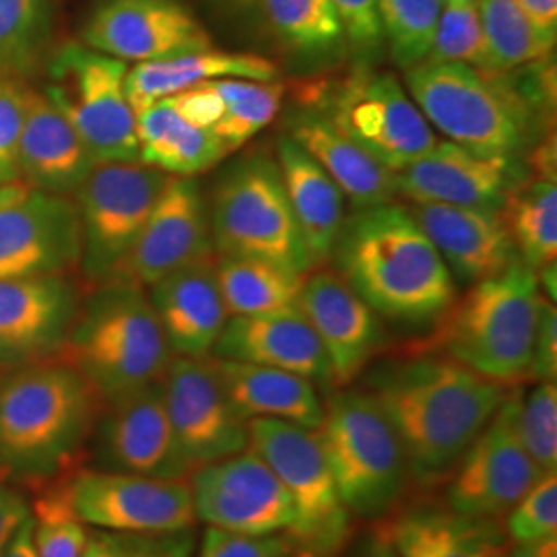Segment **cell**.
<instances>
[{
    "mask_svg": "<svg viewBox=\"0 0 557 557\" xmlns=\"http://www.w3.org/2000/svg\"><path fill=\"white\" fill-rule=\"evenodd\" d=\"M137 139L139 163L170 176H197L230 156L211 128L182 119L168 100L137 114Z\"/></svg>",
    "mask_w": 557,
    "mask_h": 557,
    "instance_id": "33",
    "label": "cell"
},
{
    "mask_svg": "<svg viewBox=\"0 0 557 557\" xmlns=\"http://www.w3.org/2000/svg\"><path fill=\"white\" fill-rule=\"evenodd\" d=\"M331 260L338 275L379 317L436 322L457 299L455 277L446 262L397 202L345 218Z\"/></svg>",
    "mask_w": 557,
    "mask_h": 557,
    "instance_id": "2",
    "label": "cell"
},
{
    "mask_svg": "<svg viewBox=\"0 0 557 557\" xmlns=\"http://www.w3.org/2000/svg\"><path fill=\"white\" fill-rule=\"evenodd\" d=\"M81 44L122 62H149L213 48V38L182 0H98Z\"/></svg>",
    "mask_w": 557,
    "mask_h": 557,
    "instance_id": "16",
    "label": "cell"
},
{
    "mask_svg": "<svg viewBox=\"0 0 557 557\" xmlns=\"http://www.w3.org/2000/svg\"><path fill=\"white\" fill-rule=\"evenodd\" d=\"M299 310L319 335L337 388L358 379L384 345L379 314L335 271L317 267L304 275Z\"/></svg>",
    "mask_w": 557,
    "mask_h": 557,
    "instance_id": "20",
    "label": "cell"
},
{
    "mask_svg": "<svg viewBox=\"0 0 557 557\" xmlns=\"http://www.w3.org/2000/svg\"><path fill=\"white\" fill-rule=\"evenodd\" d=\"M29 517L32 510L25 496L15 485L0 481V554Z\"/></svg>",
    "mask_w": 557,
    "mask_h": 557,
    "instance_id": "51",
    "label": "cell"
},
{
    "mask_svg": "<svg viewBox=\"0 0 557 557\" xmlns=\"http://www.w3.org/2000/svg\"><path fill=\"white\" fill-rule=\"evenodd\" d=\"M170 174L143 163H96L75 190L81 223V264L100 287L116 277L149 220Z\"/></svg>",
    "mask_w": 557,
    "mask_h": 557,
    "instance_id": "12",
    "label": "cell"
},
{
    "mask_svg": "<svg viewBox=\"0 0 557 557\" xmlns=\"http://www.w3.org/2000/svg\"><path fill=\"white\" fill-rule=\"evenodd\" d=\"M543 294L537 271L517 259L483 278L440 317L434 337L416 351L455 359L485 379L517 386L531 376Z\"/></svg>",
    "mask_w": 557,
    "mask_h": 557,
    "instance_id": "4",
    "label": "cell"
},
{
    "mask_svg": "<svg viewBox=\"0 0 557 557\" xmlns=\"http://www.w3.org/2000/svg\"><path fill=\"white\" fill-rule=\"evenodd\" d=\"M168 101L182 119L188 120L190 124L202 126V128H211L223 112V100H221L220 91L215 89L213 81H207L197 87L180 91L176 96L168 98Z\"/></svg>",
    "mask_w": 557,
    "mask_h": 557,
    "instance_id": "50",
    "label": "cell"
},
{
    "mask_svg": "<svg viewBox=\"0 0 557 557\" xmlns=\"http://www.w3.org/2000/svg\"><path fill=\"white\" fill-rule=\"evenodd\" d=\"M320 446L351 517L380 518L395 510L411 483L393 423L368 391H337L324 403Z\"/></svg>",
    "mask_w": 557,
    "mask_h": 557,
    "instance_id": "7",
    "label": "cell"
},
{
    "mask_svg": "<svg viewBox=\"0 0 557 557\" xmlns=\"http://www.w3.org/2000/svg\"><path fill=\"white\" fill-rule=\"evenodd\" d=\"M510 554L515 557H557V533L524 545H515Z\"/></svg>",
    "mask_w": 557,
    "mask_h": 557,
    "instance_id": "54",
    "label": "cell"
},
{
    "mask_svg": "<svg viewBox=\"0 0 557 557\" xmlns=\"http://www.w3.org/2000/svg\"><path fill=\"white\" fill-rule=\"evenodd\" d=\"M347 52L363 66H374L384 52L379 0H331Z\"/></svg>",
    "mask_w": 557,
    "mask_h": 557,
    "instance_id": "46",
    "label": "cell"
},
{
    "mask_svg": "<svg viewBox=\"0 0 557 557\" xmlns=\"http://www.w3.org/2000/svg\"><path fill=\"white\" fill-rule=\"evenodd\" d=\"M211 2L218 4L221 9H227V11H232V13H238V15L260 11V0H211Z\"/></svg>",
    "mask_w": 557,
    "mask_h": 557,
    "instance_id": "57",
    "label": "cell"
},
{
    "mask_svg": "<svg viewBox=\"0 0 557 557\" xmlns=\"http://www.w3.org/2000/svg\"><path fill=\"white\" fill-rule=\"evenodd\" d=\"M248 448L277 475L296 504V524L287 533L299 552L333 557L349 537L351 515L320 446L319 432L278 419H248Z\"/></svg>",
    "mask_w": 557,
    "mask_h": 557,
    "instance_id": "11",
    "label": "cell"
},
{
    "mask_svg": "<svg viewBox=\"0 0 557 557\" xmlns=\"http://www.w3.org/2000/svg\"><path fill=\"white\" fill-rule=\"evenodd\" d=\"M368 386L393 423L419 487L450 478L512 388L428 351L380 366Z\"/></svg>",
    "mask_w": 557,
    "mask_h": 557,
    "instance_id": "1",
    "label": "cell"
},
{
    "mask_svg": "<svg viewBox=\"0 0 557 557\" xmlns=\"http://www.w3.org/2000/svg\"><path fill=\"white\" fill-rule=\"evenodd\" d=\"M29 190H32V188H29L23 180L9 182V184H0V209H4L7 205H11V202H15V200L23 199Z\"/></svg>",
    "mask_w": 557,
    "mask_h": 557,
    "instance_id": "56",
    "label": "cell"
},
{
    "mask_svg": "<svg viewBox=\"0 0 557 557\" xmlns=\"http://www.w3.org/2000/svg\"><path fill=\"white\" fill-rule=\"evenodd\" d=\"M193 541L182 533L133 535L112 531H91L81 557H190Z\"/></svg>",
    "mask_w": 557,
    "mask_h": 557,
    "instance_id": "45",
    "label": "cell"
},
{
    "mask_svg": "<svg viewBox=\"0 0 557 557\" xmlns=\"http://www.w3.org/2000/svg\"><path fill=\"white\" fill-rule=\"evenodd\" d=\"M197 520L242 535L289 533L296 504L262 458L246 448L190 473Z\"/></svg>",
    "mask_w": 557,
    "mask_h": 557,
    "instance_id": "15",
    "label": "cell"
},
{
    "mask_svg": "<svg viewBox=\"0 0 557 557\" xmlns=\"http://www.w3.org/2000/svg\"><path fill=\"white\" fill-rule=\"evenodd\" d=\"M356 557H398L391 539L386 535V531H376L370 537L366 539V543L359 547Z\"/></svg>",
    "mask_w": 557,
    "mask_h": 557,
    "instance_id": "55",
    "label": "cell"
},
{
    "mask_svg": "<svg viewBox=\"0 0 557 557\" xmlns=\"http://www.w3.org/2000/svg\"><path fill=\"white\" fill-rule=\"evenodd\" d=\"M442 0H379L384 48L400 71L428 59Z\"/></svg>",
    "mask_w": 557,
    "mask_h": 557,
    "instance_id": "40",
    "label": "cell"
},
{
    "mask_svg": "<svg viewBox=\"0 0 557 557\" xmlns=\"http://www.w3.org/2000/svg\"><path fill=\"white\" fill-rule=\"evenodd\" d=\"M285 557H317L312 556V554H306V552H299V549H296V552H292V554H287Z\"/></svg>",
    "mask_w": 557,
    "mask_h": 557,
    "instance_id": "58",
    "label": "cell"
},
{
    "mask_svg": "<svg viewBox=\"0 0 557 557\" xmlns=\"http://www.w3.org/2000/svg\"><path fill=\"white\" fill-rule=\"evenodd\" d=\"M96 160L77 131L41 91L29 89L20 137L21 180L50 195H75Z\"/></svg>",
    "mask_w": 557,
    "mask_h": 557,
    "instance_id": "28",
    "label": "cell"
},
{
    "mask_svg": "<svg viewBox=\"0 0 557 557\" xmlns=\"http://www.w3.org/2000/svg\"><path fill=\"white\" fill-rule=\"evenodd\" d=\"M296 552L287 533L242 535L218 527H207L199 557H285Z\"/></svg>",
    "mask_w": 557,
    "mask_h": 557,
    "instance_id": "48",
    "label": "cell"
},
{
    "mask_svg": "<svg viewBox=\"0 0 557 557\" xmlns=\"http://www.w3.org/2000/svg\"><path fill=\"white\" fill-rule=\"evenodd\" d=\"M223 391L244 421L278 419L308 430H319L324 403L312 380L257 363L215 358Z\"/></svg>",
    "mask_w": 557,
    "mask_h": 557,
    "instance_id": "32",
    "label": "cell"
},
{
    "mask_svg": "<svg viewBox=\"0 0 557 557\" xmlns=\"http://www.w3.org/2000/svg\"><path fill=\"white\" fill-rule=\"evenodd\" d=\"M384 531L398 557H499L510 552L498 518L467 517L446 504H413Z\"/></svg>",
    "mask_w": 557,
    "mask_h": 557,
    "instance_id": "29",
    "label": "cell"
},
{
    "mask_svg": "<svg viewBox=\"0 0 557 557\" xmlns=\"http://www.w3.org/2000/svg\"><path fill=\"white\" fill-rule=\"evenodd\" d=\"M275 161L299 236L314 269L322 267L331 260L345 221V197L335 180L287 135L278 137Z\"/></svg>",
    "mask_w": 557,
    "mask_h": 557,
    "instance_id": "31",
    "label": "cell"
},
{
    "mask_svg": "<svg viewBox=\"0 0 557 557\" xmlns=\"http://www.w3.org/2000/svg\"><path fill=\"white\" fill-rule=\"evenodd\" d=\"M0 557H38L34 541V518L29 517L21 524L20 531L9 541Z\"/></svg>",
    "mask_w": 557,
    "mask_h": 557,
    "instance_id": "53",
    "label": "cell"
},
{
    "mask_svg": "<svg viewBox=\"0 0 557 557\" xmlns=\"http://www.w3.org/2000/svg\"><path fill=\"white\" fill-rule=\"evenodd\" d=\"M50 0H0V77L25 79L46 59Z\"/></svg>",
    "mask_w": 557,
    "mask_h": 557,
    "instance_id": "39",
    "label": "cell"
},
{
    "mask_svg": "<svg viewBox=\"0 0 557 557\" xmlns=\"http://www.w3.org/2000/svg\"><path fill=\"white\" fill-rule=\"evenodd\" d=\"M285 135L335 180L356 211L397 199V172L343 135L319 108L301 103L285 120Z\"/></svg>",
    "mask_w": 557,
    "mask_h": 557,
    "instance_id": "27",
    "label": "cell"
},
{
    "mask_svg": "<svg viewBox=\"0 0 557 557\" xmlns=\"http://www.w3.org/2000/svg\"><path fill=\"white\" fill-rule=\"evenodd\" d=\"M211 356L277 368L314 384L333 386L326 351L299 308L259 317H230Z\"/></svg>",
    "mask_w": 557,
    "mask_h": 557,
    "instance_id": "25",
    "label": "cell"
},
{
    "mask_svg": "<svg viewBox=\"0 0 557 557\" xmlns=\"http://www.w3.org/2000/svg\"><path fill=\"white\" fill-rule=\"evenodd\" d=\"M517 2L543 36L556 40L557 0H517Z\"/></svg>",
    "mask_w": 557,
    "mask_h": 557,
    "instance_id": "52",
    "label": "cell"
},
{
    "mask_svg": "<svg viewBox=\"0 0 557 557\" xmlns=\"http://www.w3.org/2000/svg\"><path fill=\"white\" fill-rule=\"evenodd\" d=\"M126 62L66 44L48 62L44 96L77 131L96 163H139L137 114L126 98Z\"/></svg>",
    "mask_w": 557,
    "mask_h": 557,
    "instance_id": "10",
    "label": "cell"
},
{
    "mask_svg": "<svg viewBox=\"0 0 557 557\" xmlns=\"http://www.w3.org/2000/svg\"><path fill=\"white\" fill-rule=\"evenodd\" d=\"M504 531L512 545H524L557 533L556 473H543L518 499L506 515Z\"/></svg>",
    "mask_w": 557,
    "mask_h": 557,
    "instance_id": "44",
    "label": "cell"
},
{
    "mask_svg": "<svg viewBox=\"0 0 557 557\" xmlns=\"http://www.w3.org/2000/svg\"><path fill=\"white\" fill-rule=\"evenodd\" d=\"M405 89L428 124L469 151L518 158L531 143L541 94L520 91L510 71L481 73L460 62H419L405 71Z\"/></svg>",
    "mask_w": 557,
    "mask_h": 557,
    "instance_id": "5",
    "label": "cell"
},
{
    "mask_svg": "<svg viewBox=\"0 0 557 557\" xmlns=\"http://www.w3.org/2000/svg\"><path fill=\"white\" fill-rule=\"evenodd\" d=\"M518 259L539 271L557 262V184L554 178L522 180L502 207Z\"/></svg>",
    "mask_w": 557,
    "mask_h": 557,
    "instance_id": "36",
    "label": "cell"
},
{
    "mask_svg": "<svg viewBox=\"0 0 557 557\" xmlns=\"http://www.w3.org/2000/svg\"><path fill=\"white\" fill-rule=\"evenodd\" d=\"M213 85L223 100V112L211 131L225 145L227 153L255 139L281 112L285 96L281 81L218 79Z\"/></svg>",
    "mask_w": 557,
    "mask_h": 557,
    "instance_id": "38",
    "label": "cell"
},
{
    "mask_svg": "<svg viewBox=\"0 0 557 557\" xmlns=\"http://www.w3.org/2000/svg\"><path fill=\"white\" fill-rule=\"evenodd\" d=\"M52 359L79 370L110 403L160 382L174 354L145 289L106 283L77 310Z\"/></svg>",
    "mask_w": 557,
    "mask_h": 557,
    "instance_id": "6",
    "label": "cell"
},
{
    "mask_svg": "<svg viewBox=\"0 0 557 557\" xmlns=\"http://www.w3.org/2000/svg\"><path fill=\"white\" fill-rule=\"evenodd\" d=\"M211 255L218 252L200 184L193 176H172L110 283L153 287L161 278Z\"/></svg>",
    "mask_w": 557,
    "mask_h": 557,
    "instance_id": "18",
    "label": "cell"
},
{
    "mask_svg": "<svg viewBox=\"0 0 557 557\" xmlns=\"http://www.w3.org/2000/svg\"><path fill=\"white\" fill-rule=\"evenodd\" d=\"M518 393L520 384L510 388L494 418L446 479V506L460 515L506 517L543 475L518 436Z\"/></svg>",
    "mask_w": 557,
    "mask_h": 557,
    "instance_id": "14",
    "label": "cell"
},
{
    "mask_svg": "<svg viewBox=\"0 0 557 557\" xmlns=\"http://www.w3.org/2000/svg\"><path fill=\"white\" fill-rule=\"evenodd\" d=\"M278 46L306 64H329L347 54L331 0H260Z\"/></svg>",
    "mask_w": 557,
    "mask_h": 557,
    "instance_id": "34",
    "label": "cell"
},
{
    "mask_svg": "<svg viewBox=\"0 0 557 557\" xmlns=\"http://www.w3.org/2000/svg\"><path fill=\"white\" fill-rule=\"evenodd\" d=\"M490 73H508L547 59L556 40L543 36L517 0H478Z\"/></svg>",
    "mask_w": 557,
    "mask_h": 557,
    "instance_id": "37",
    "label": "cell"
},
{
    "mask_svg": "<svg viewBox=\"0 0 557 557\" xmlns=\"http://www.w3.org/2000/svg\"><path fill=\"white\" fill-rule=\"evenodd\" d=\"M557 376V312L556 304L543 298L539 310L537 333L531 361V376L535 382H556Z\"/></svg>",
    "mask_w": 557,
    "mask_h": 557,
    "instance_id": "49",
    "label": "cell"
},
{
    "mask_svg": "<svg viewBox=\"0 0 557 557\" xmlns=\"http://www.w3.org/2000/svg\"><path fill=\"white\" fill-rule=\"evenodd\" d=\"M32 518L38 557H81L87 543V529L69 508L59 481L41 487Z\"/></svg>",
    "mask_w": 557,
    "mask_h": 557,
    "instance_id": "43",
    "label": "cell"
},
{
    "mask_svg": "<svg viewBox=\"0 0 557 557\" xmlns=\"http://www.w3.org/2000/svg\"><path fill=\"white\" fill-rule=\"evenodd\" d=\"M515 158L481 156L450 140L397 172V195L413 202H442L502 211L522 182Z\"/></svg>",
    "mask_w": 557,
    "mask_h": 557,
    "instance_id": "22",
    "label": "cell"
},
{
    "mask_svg": "<svg viewBox=\"0 0 557 557\" xmlns=\"http://www.w3.org/2000/svg\"><path fill=\"white\" fill-rule=\"evenodd\" d=\"M151 304L174 358L211 356L230 319L218 281V255L158 281Z\"/></svg>",
    "mask_w": 557,
    "mask_h": 557,
    "instance_id": "26",
    "label": "cell"
},
{
    "mask_svg": "<svg viewBox=\"0 0 557 557\" xmlns=\"http://www.w3.org/2000/svg\"><path fill=\"white\" fill-rule=\"evenodd\" d=\"M73 515L100 531L168 535L197 524L190 483L122 471H75L57 479Z\"/></svg>",
    "mask_w": 557,
    "mask_h": 557,
    "instance_id": "13",
    "label": "cell"
},
{
    "mask_svg": "<svg viewBox=\"0 0 557 557\" xmlns=\"http://www.w3.org/2000/svg\"><path fill=\"white\" fill-rule=\"evenodd\" d=\"M106 400L60 359L25 363L0 379V481L48 485L94 432Z\"/></svg>",
    "mask_w": 557,
    "mask_h": 557,
    "instance_id": "3",
    "label": "cell"
},
{
    "mask_svg": "<svg viewBox=\"0 0 557 557\" xmlns=\"http://www.w3.org/2000/svg\"><path fill=\"white\" fill-rule=\"evenodd\" d=\"M161 388L180 450L193 471L248 448L246 421L230 405L213 356L172 359Z\"/></svg>",
    "mask_w": 557,
    "mask_h": 557,
    "instance_id": "17",
    "label": "cell"
},
{
    "mask_svg": "<svg viewBox=\"0 0 557 557\" xmlns=\"http://www.w3.org/2000/svg\"><path fill=\"white\" fill-rule=\"evenodd\" d=\"M106 405L101 455L114 471L143 478H190L193 469L180 450L161 380Z\"/></svg>",
    "mask_w": 557,
    "mask_h": 557,
    "instance_id": "21",
    "label": "cell"
},
{
    "mask_svg": "<svg viewBox=\"0 0 557 557\" xmlns=\"http://www.w3.org/2000/svg\"><path fill=\"white\" fill-rule=\"evenodd\" d=\"M218 281L230 317H259L298 310L304 275L248 257H220Z\"/></svg>",
    "mask_w": 557,
    "mask_h": 557,
    "instance_id": "35",
    "label": "cell"
},
{
    "mask_svg": "<svg viewBox=\"0 0 557 557\" xmlns=\"http://www.w3.org/2000/svg\"><path fill=\"white\" fill-rule=\"evenodd\" d=\"M281 69L252 52L199 50L163 60L137 62L126 73V98L135 114L200 83L218 79L278 81Z\"/></svg>",
    "mask_w": 557,
    "mask_h": 557,
    "instance_id": "30",
    "label": "cell"
},
{
    "mask_svg": "<svg viewBox=\"0 0 557 557\" xmlns=\"http://www.w3.org/2000/svg\"><path fill=\"white\" fill-rule=\"evenodd\" d=\"M499 557H515V556H512V554H510V552H506V554H504V556H499Z\"/></svg>",
    "mask_w": 557,
    "mask_h": 557,
    "instance_id": "59",
    "label": "cell"
},
{
    "mask_svg": "<svg viewBox=\"0 0 557 557\" xmlns=\"http://www.w3.org/2000/svg\"><path fill=\"white\" fill-rule=\"evenodd\" d=\"M77 310L75 285L64 275L0 278V363L54 358Z\"/></svg>",
    "mask_w": 557,
    "mask_h": 557,
    "instance_id": "23",
    "label": "cell"
},
{
    "mask_svg": "<svg viewBox=\"0 0 557 557\" xmlns=\"http://www.w3.org/2000/svg\"><path fill=\"white\" fill-rule=\"evenodd\" d=\"M517 428L527 455L541 473H556L557 388L556 382H537L529 393H518Z\"/></svg>",
    "mask_w": 557,
    "mask_h": 557,
    "instance_id": "42",
    "label": "cell"
},
{
    "mask_svg": "<svg viewBox=\"0 0 557 557\" xmlns=\"http://www.w3.org/2000/svg\"><path fill=\"white\" fill-rule=\"evenodd\" d=\"M79 264L75 200L29 190L0 209V278L52 277Z\"/></svg>",
    "mask_w": 557,
    "mask_h": 557,
    "instance_id": "19",
    "label": "cell"
},
{
    "mask_svg": "<svg viewBox=\"0 0 557 557\" xmlns=\"http://www.w3.org/2000/svg\"><path fill=\"white\" fill-rule=\"evenodd\" d=\"M27 94L25 81L0 77V184L21 180L20 137Z\"/></svg>",
    "mask_w": 557,
    "mask_h": 557,
    "instance_id": "47",
    "label": "cell"
},
{
    "mask_svg": "<svg viewBox=\"0 0 557 557\" xmlns=\"http://www.w3.org/2000/svg\"><path fill=\"white\" fill-rule=\"evenodd\" d=\"M209 225L220 257L269 260L299 275L314 269L277 161L267 153L246 156L221 176L209 205Z\"/></svg>",
    "mask_w": 557,
    "mask_h": 557,
    "instance_id": "8",
    "label": "cell"
},
{
    "mask_svg": "<svg viewBox=\"0 0 557 557\" xmlns=\"http://www.w3.org/2000/svg\"><path fill=\"white\" fill-rule=\"evenodd\" d=\"M425 60L460 62L481 73H490L478 0H442L436 34Z\"/></svg>",
    "mask_w": 557,
    "mask_h": 557,
    "instance_id": "41",
    "label": "cell"
},
{
    "mask_svg": "<svg viewBox=\"0 0 557 557\" xmlns=\"http://www.w3.org/2000/svg\"><path fill=\"white\" fill-rule=\"evenodd\" d=\"M310 103L322 110L343 135L356 140L388 170L421 160L438 143L397 75L358 64L335 87L317 85Z\"/></svg>",
    "mask_w": 557,
    "mask_h": 557,
    "instance_id": "9",
    "label": "cell"
},
{
    "mask_svg": "<svg viewBox=\"0 0 557 557\" xmlns=\"http://www.w3.org/2000/svg\"><path fill=\"white\" fill-rule=\"evenodd\" d=\"M405 209L462 283L496 277L518 259L502 211L413 200Z\"/></svg>",
    "mask_w": 557,
    "mask_h": 557,
    "instance_id": "24",
    "label": "cell"
}]
</instances>
